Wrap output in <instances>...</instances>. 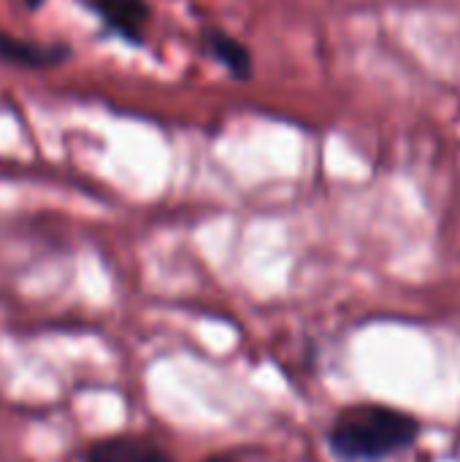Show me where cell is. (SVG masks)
Here are the masks:
<instances>
[{"label":"cell","mask_w":460,"mask_h":462,"mask_svg":"<svg viewBox=\"0 0 460 462\" xmlns=\"http://www.w3.org/2000/svg\"><path fill=\"white\" fill-rule=\"evenodd\" d=\"M420 420L380 403L344 409L328 433V447L342 462H382L415 447Z\"/></svg>","instance_id":"obj_1"},{"label":"cell","mask_w":460,"mask_h":462,"mask_svg":"<svg viewBox=\"0 0 460 462\" xmlns=\"http://www.w3.org/2000/svg\"><path fill=\"white\" fill-rule=\"evenodd\" d=\"M81 3L108 35L122 41L125 46L141 49L146 46L152 27V3L149 0H76Z\"/></svg>","instance_id":"obj_2"},{"label":"cell","mask_w":460,"mask_h":462,"mask_svg":"<svg viewBox=\"0 0 460 462\" xmlns=\"http://www.w3.org/2000/svg\"><path fill=\"white\" fill-rule=\"evenodd\" d=\"M73 60V46L65 41H35L0 30V62L22 70H57Z\"/></svg>","instance_id":"obj_3"},{"label":"cell","mask_w":460,"mask_h":462,"mask_svg":"<svg viewBox=\"0 0 460 462\" xmlns=\"http://www.w3.org/2000/svg\"><path fill=\"white\" fill-rule=\"evenodd\" d=\"M201 49H203V54H206L211 62H217L230 79H236V81H249V79L255 76V54H252V49H249L241 38H236L233 32L209 24V27L201 30Z\"/></svg>","instance_id":"obj_4"},{"label":"cell","mask_w":460,"mask_h":462,"mask_svg":"<svg viewBox=\"0 0 460 462\" xmlns=\"http://www.w3.org/2000/svg\"><path fill=\"white\" fill-rule=\"evenodd\" d=\"M84 462H174V457L149 439L108 436L87 449Z\"/></svg>","instance_id":"obj_5"},{"label":"cell","mask_w":460,"mask_h":462,"mask_svg":"<svg viewBox=\"0 0 460 462\" xmlns=\"http://www.w3.org/2000/svg\"><path fill=\"white\" fill-rule=\"evenodd\" d=\"M43 3H46V0H22V5H24L27 11H41Z\"/></svg>","instance_id":"obj_6"},{"label":"cell","mask_w":460,"mask_h":462,"mask_svg":"<svg viewBox=\"0 0 460 462\" xmlns=\"http://www.w3.org/2000/svg\"><path fill=\"white\" fill-rule=\"evenodd\" d=\"M203 462H236L233 457H225V455H214V457H206Z\"/></svg>","instance_id":"obj_7"}]
</instances>
